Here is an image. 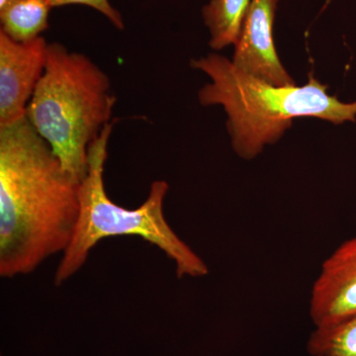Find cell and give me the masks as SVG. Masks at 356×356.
Listing matches in <instances>:
<instances>
[{"label":"cell","mask_w":356,"mask_h":356,"mask_svg":"<svg viewBox=\"0 0 356 356\" xmlns=\"http://www.w3.org/2000/svg\"><path fill=\"white\" fill-rule=\"evenodd\" d=\"M79 184L27 117L0 128V276L38 268L70 245Z\"/></svg>","instance_id":"6da1fadb"},{"label":"cell","mask_w":356,"mask_h":356,"mask_svg":"<svg viewBox=\"0 0 356 356\" xmlns=\"http://www.w3.org/2000/svg\"><path fill=\"white\" fill-rule=\"evenodd\" d=\"M191 67L210 77L211 83L199 90V102L203 106L224 107L232 147L243 159H254L267 145L278 142L299 117L334 125L355 121L356 102L344 103L330 95L327 86L314 77L303 86H274L248 76L218 54L193 60Z\"/></svg>","instance_id":"7a4b0ae2"},{"label":"cell","mask_w":356,"mask_h":356,"mask_svg":"<svg viewBox=\"0 0 356 356\" xmlns=\"http://www.w3.org/2000/svg\"><path fill=\"white\" fill-rule=\"evenodd\" d=\"M115 104L109 77L97 65L51 43L26 117L81 184L88 172L89 147L110 123Z\"/></svg>","instance_id":"3957f363"},{"label":"cell","mask_w":356,"mask_h":356,"mask_svg":"<svg viewBox=\"0 0 356 356\" xmlns=\"http://www.w3.org/2000/svg\"><path fill=\"white\" fill-rule=\"evenodd\" d=\"M113 123L103 129L89 147L88 172L79 184V214L76 229L55 274V285L70 280L88 261L89 252L104 238L137 236L159 248L175 264L178 278L204 277L207 264L173 231L165 217L168 182L156 180L140 207L127 209L107 195L103 180Z\"/></svg>","instance_id":"277c9868"},{"label":"cell","mask_w":356,"mask_h":356,"mask_svg":"<svg viewBox=\"0 0 356 356\" xmlns=\"http://www.w3.org/2000/svg\"><path fill=\"white\" fill-rule=\"evenodd\" d=\"M48 46L43 37L20 43L0 30V128L26 117L43 76Z\"/></svg>","instance_id":"5b68a950"},{"label":"cell","mask_w":356,"mask_h":356,"mask_svg":"<svg viewBox=\"0 0 356 356\" xmlns=\"http://www.w3.org/2000/svg\"><path fill=\"white\" fill-rule=\"evenodd\" d=\"M278 0H252L232 63L248 76L274 86H296L278 58L273 26Z\"/></svg>","instance_id":"8992f818"},{"label":"cell","mask_w":356,"mask_h":356,"mask_svg":"<svg viewBox=\"0 0 356 356\" xmlns=\"http://www.w3.org/2000/svg\"><path fill=\"white\" fill-rule=\"evenodd\" d=\"M316 329L331 327L356 316V236L341 243L323 264L311 291Z\"/></svg>","instance_id":"52a82bcc"},{"label":"cell","mask_w":356,"mask_h":356,"mask_svg":"<svg viewBox=\"0 0 356 356\" xmlns=\"http://www.w3.org/2000/svg\"><path fill=\"white\" fill-rule=\"evenodd\" d=\"M49 0H6L0 6L1 31L16 42L32 41L48 29Z\"/></svg>","instance_id":"ba28073f"},{"label":"cell","mask_w":356,"mask_h":356,"mask_svg":"<svg viewBox=\"0 0 356 356\" xmlns=\"http://www.w3.org/2000/svg\"><path fill=\"white\" fill-rule=\"evenodd\" d=\"M252 0H211L202 8L210 47L220 51L235 44Z\"/></svg>","instance_id":"9c48e42d"},{"label":"cell","mask_w":356,"mask_h":356,"mask_svg":"<svg viewBox=\"0 0 356 356\" xmlns=\"http://www.w3.org/2000/svg\"><path fill=\"white\" fill-rule=\"evenodd\" d=\"M307 348L312 356H356V316L334 327L316 329Z\"/></svg>","instance_id":"30bf717a"},{"label":"cell","mask_w":356,"mask_h":356,"mask_svg":"<svg viewBox=\"0 0 356 356\" xmlns=\"http://www.w3.org/2000/svg\"><path fill=\"white\" fill-rule=\"evenodd\" d=\"M49 2L51 8L70 6V4H83V6L91 7L103 14L117 29L124 30L125 28L121 13L111 6L109 0H49Z\"/></svg>","instance_id":"8fae6325"},{"label":"cell","mask_w":356,"mask_h":356,"mask_svg":"<svg viewBox=\"0 0 356 356\" xmlns=\"http://www.w3.org/2000/svg\"><path fill=\"white\" fill-rule=\"evenodd\" d=\"M6 1V0H0V6H1V4H3Z\"/></svg>","instance_id":"7c38bea8"}]
</instances>
